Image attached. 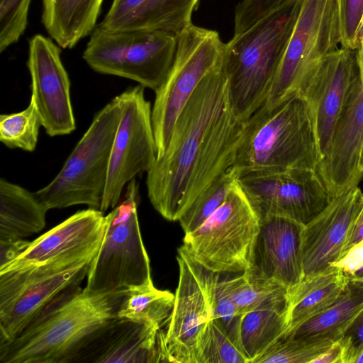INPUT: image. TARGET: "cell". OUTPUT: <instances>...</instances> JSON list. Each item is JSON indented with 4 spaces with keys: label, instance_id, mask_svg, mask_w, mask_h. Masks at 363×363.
I'll return each mask as SVG.
<instances>
[{
    "label": "cell",
    "instance_id": "38",
    "mask_svg": "<svg viewBox=\"0 0 363 363\" xmlns=\"http://www.w3.org/2000/svg\"><path fill=\"white\" fill-rule=\"evenodd\" d=\"M339 340L343 349V363H356L363 352V310Z\"/></svg>",
    "mask_w": 363,
    "mask_h": 363
},
{
    "label": "cell",
    "instance_id": "1",
    "mask_svg": "<svg viewBox=\"0 0 363 363\" xmlns=\"http://www.w3.org/2000/svg\"><path fill=\"white\" fill-rule=\"evenodd\" d=\"M245 121L232 109L222 65L198 85L176 120L164 154L147 172L149 199L163 218L178 220L233 167Z\"/></svg>",
    "mask_w": 363,
    "mask_h": 363
},
{
    "label": "cell",
    "instance_id": "2",
    "mask_svg": "<svg viewBox=\"0 0 363 363\" xmlns=\"http://www.w3.org/2000/svg\"><path fill=\"white\" fill-rule=\"evenodd\" d=\"M125 291L96 293L80 286L67 290L14 339L0 344V362H73L102 328L118 318Z\"/></svg>",
    "mask_w": 363,
    "mask_h": 363
},
{
    "label": "cell",
    "instance_id": "18",
    "mask_svg": "<svg viewBox=\"0 0 363 363\" xmlns=\"http://www.w3.org/2000/svg\"><path fill=\"white\" fill-rule=\"evenodd\" d=\"M363 206L358 186L330 200L325 208L304 225L301 258L303 277L323 272L342 256L352 223Z\"/></svg>",
    "mask_w": 363,
    "mask_h": 363
},
{
    "label": "cell",
    "instance_id": "4",
    "mask_svg": "<svg viewBox=\"0 0 363 363\" xmlns=\"http://www.w3.org/2000/svg\"><path fill=\"white\" fill-rule=\"evenodd\" d=\"M320 162L308 102L296 92L274 106L264 104L246 121L233 168L257 170L312 169Z\"/></svg>",
    "mask_w": 363,
    "mask_h": 363
},
{
    "label": "cell",
    "instance_id": "37",
    "mask_svg": "<svg viewBox=\"0 0 363 363\" xmlns=\"http://www.w3.org/2000/svg\"><path fill=\"white\" fill-rule=\"evenodd\" d=\"M288 0H242L234 15V35L247 30Z\"/></svg>",
    "mask_w": 363,
    "mask_h": 363
},
{
    "label": "cell",
    "instance_id": "13",
    "mask_svg": "<svg viewBox=\"0 0 363 363\" xmlns=\"http://www.w3.org/2000/svg\"><path fill=\"white\" fill-rule=\"evenodd\" d=\"M60 53V47L44 35L37 34L29 40L30 98L40 113L42 126L51 137L70 134L76 128L70 82Z\"/></svg>",
    "mask_w": 363,
    "mask_h": 363
},
{
    "label": "cell",
    "instance_id": "25",
    "mask_svg": "<svg viewBox=\"0 0 363 363\" xmlns=\"http://www.w3.org/2000/svg\"><path fill=\"white\" fill-rule=\"evenodd\" d=\"M48 210L25 188L0 179V240H16L40 232Z\"/></svg>",
    "mask_w": 363,
    "mask_h": 363
},
{
    "label": "cell",
    "instance_id": "34",
    "mask_svg": "<svg viewBox=\"0 0 363 363\" xmlns=\"http://www.w3.org/2000/svg\"><path fill=\"white\" fill-rule=\"evenodd\" d=\"M197 363H248L239 346L213 320L201 340Z\"/></svg>",
    "mask_w": 363,
    "mask_h": 363
},
{
    "label": "cell",
    "instance_id": "33",
    "mask_svg": "<svg viewBox=\"0 0 363 363\" xmlns=\"http://www.w3.org/2000/svg\"><path fill=\"white\" fill-rule=\"evenodd\" d=\"M336 340L330 337L286 335L274 343L255 363H311Z\"/></svg>",
    "mask_w": 363,
    "mask_h": 363
},
{
    "label": "cell",
    "instance_id": "6",
    "mask_svg": "<svg viewBox=\"0 0 363 363\" xmlns=\"http://www.w3.org/2000/svg\"><path fill=\"white\" fill-rule=\"evenodd\" d=\"M138 198L134 178L122 200L106 216L102 241L86 275L87 290L116 292L152 281L138 221Z\"/></svg>",
    "mask_w": 363,
    "mask_h": 363
},
{
    "label": "cell",
    "instance_id": "9",
    "mask_svg": "<svg viewBox=\"0 0 363 363\" xmlns=\"http://www.w3.org/2000/svg\"><path fill=\"white\" fill-rule=\"evenodd\" d=\"M260 220L238 182L225 202L182 245L196 261L220 274L250 268Z\"/></svg>",
    "mask_w": 363,
    "mask_h": 363
},
{
    "label": "cell",
    "instance_id": "22",
    "mask_svg": "<svg viewBox=\"0 0 363 363\" xmlns=\"http://www.w3.org/2000/svg\"><path fill=\"white\" fill-rule=\"evenodd\" d=\"M199 0H113L103 21L104 30H163L178 35L192 24Z\"/></svg>",
    "mask_w": 363,
    "mask_h": 363
},
{
    "label": "cell",
    "instance_id": "31",
    "mask_svg": "<svg viewBox=\"0 0 363 363\" xmlns=\"http://www.w3.org/2000/svg\"><path fill=\"white\" fill-rule=\"evenodd\" d=\"M238 176L232 167L216 179L183 212L178 221L185 235L199 228L222 206Z\"/></svg>",
    "mask_w": 363,
    "mask_h": 363
},
{
    "label": "cell",
    "instance_id": "21",
    "mask_svg": "<svg viewBox=\"0 0 363 363\" xmlns=\"http://www.w3.org/2000/svg\"><path fill=\"white\" fill-rule=\"evenodd\" d=\"M91 262L82 263L30 283L0 308V344L20 334L47 306L67 290L80 286Z\"/></svg>",
    "mask_w": 363,
    "mask_h": 363
},
{
    "label": "cell",
    "instance_id": "8",
    "mask_svg": "<svg viewBox=\"0 0 363 363\" xmlns=\"http://www.w3.org/2000/svg\"><path fill=\"white\" fill-rule=\"evenodd\" d=\"M177 38L173 65L164 82L155 91L152 106L157 159L164 154L176 120L198 85L223 61L225 43L216 30L192 23Z\"/></svg>",
    "mask_w": 363,
    "mask_h": 363
},
{
    "label": "cell",
    "instance_id": "12",
    "mask_svg": "<svg viewBox=\"0 0 363 363\" xmlns=\"http://www.w3.org/2000/svg\"><path fill=\"white\" fill-rule=\"evenodd\" d=\"M237 182L259 219L281 216L305 225L331 200L312 169L250 171L239 174Z\"/></svg>",
    "mask_w": 363,
    "mask_h": 363
},
{
    "label": "cell",
    "instance_id": "40",
    "mask_svg": "<svg viewBox=\"0 0 363 363\" xmlns=\"http://www.w3.org/2000/svg\"><path fill=\"white\" fill-rule=\"evenodd\" d=\"M30 242L23 239L0 240V269L16 259L28 247Z\"/></svg>",
    "mask_w": 363,
    "mask_h": 363
},
{
    "label": "cell",
    "instance_id": "16",
    "mask_svg": "<svg viewBox=\"0 0 363 363\" xmlns=\"http://www.w3.org/2000/svg\"><path fill=\"white\" fill-rule=\"evenodd\" d=\"M178 285L173 309L164 332L165 362L197 363L199 346L211 320L203 285L186 260L178 254Z\"/></svg>",
    "mask_w": 363,
    "mask_h": 363
},
{
    "label": "cell",
    "instance_id": "41",
    "mask_svg": "<svg viewBox=\"0 0 363 363\" xmlns=\"http://www.w3.org/2000/svg\"><path fill=\"white\" fill-rule=\"evenodd\" d=\"M362 240H363V206L352 223L342 256Z\"/></svg>",
    "mask_w": 363,
    "mask_h": 363
},
{
    "label": "cell",
    "instance_id": "27",
    "mask_svg": "<svg viewBox=\"0 0 363 363\" xmlns=\"http://www.w3.org/2000/svg\"><path fill=\"white\" fill-rule=\"evenodd\" d=\"M362 310L363 281L350 280L330 306L286 335L296 337H330L339 340Z\"/></svg>",
    "mask_w": 363,
    "mask_h": 363
},
{
    "label": "cell",
    "instance_id": "35",
    "mask_svg": "<svg viewBox=\"0 0 363 363\" xmlns=\"http://www.w3.org/2000/svg\"><path fill=\"white\" fill-rule=\"evenodd\" d=\"M31 0H0V52L18 42L28 25Z\"/></svg>",
    "mask_w": 363,
    "mask_h": 363
},
{
    "label": "cell",
    "instance_id": "7",
    "mask_svg": "<svg viewBox=\"0 0 363 363\" xmlns=\"http://www.w3.org/2000/svg\"><path fill=\"white\" fill-rule=\"evenodd\" d=\"M177 35L163 30L108 32L96 26L83 52L95 72L129 79L156 91L173 65Z\"/></svg>",
    "mask_w": 363,
    "mask_h": 363
},
{
    "label": "cell",
    "instance_id": "28",
    "mask_svg": "<svg viewBox=\"0 0 363 363\" xmlns=\"http://www.w3.org/2000/svg\"><path fill=\"white\" fill-rule=\"evenodd\" d=\"M174 303V294L155 288L151 281L125 291L117 316L162 330L168 323Z\"/></svg>",
    "mask_w": 363,
    "mask_h": 363
},
{
    "label": "cell",
    "instance_id": "43",
    "mask_svg": "<svg viewBox=\"0 0 363 363\" xmlns=\"http://www.w3.org/2000/svg\"><path fill=\"white\" fill-rule=\"evenodd\" d=\"M357 169L359 172L363 175V138L362 139L359 148Z\"/></svg>",
    "mask_w": 363,
    "mask_h": 363
},
{
    "label": "cell",
    "instance_id": "44",
    "mask_svg": "<svg viewBox=\"0 0 363 363\" xmlns=\"http://www.w3.org/2000/svg\"><path fill=\"white\" fill-rule=\"evenodd\" d=\"M362 38H363V13H362V18H361V20H360V22H359V26H358V28L357 30V34H356V39H357V42L358 43V46H359L360 40Z\"/></svg>",
    "mask_w": 363,
    "mask_h": 363
},
{
    "label": "cell",
    "instance_id": "17",
    "mask_svg": "<svg viewBox=\"0 0 363 363\" xmlns=\"http://www.w3.org/2000/svg\"><path fill=\"white\" fill-rule=\"evenodd\" d=\"M358 74L350 91L330 147L317 172L330 199L358 186L362 174L357 169L363 138V38L356 50Z\"/></svg>",
    "mask_w": 363,
    "mask_h": 363
},
{
    "label": "cell",
    "instance_id": "14",
    "mask_svg": "<svg viewBox=\"0 0 363 363\" xmlns=\"http://www.w3.org/2000/svg\"><path fill=\"white\" fill-rule=\"evenodd\" d=\"M357 74L356 50L340 47L323 59L299 91L312 113L320 161L330 147Z\"/></svg>",
    "mask_w": 363,
    "mask_h": 363
},
{
    "label": "cell",
    "instance_id": "10",
    "mask_svg": "<svg viewBox=\"0 0 363 363\" xmlns=\"http://www.w3.org/2000/svg\"><path fill=\"white\" fill-rule=\"evenodd\" d=\"M340 45L337 0H302L293 31L264 102L299 92L323 59Z\"/></svg>",
    "mask_w": 363,
    "mask_h": 363
},
{
    "label": "cell",
    "instance_id": "36",
    "mask_svg": "<svg viewBox=\"0 0 363 363\" xmlns=\"http://www.w3.org/2000/svg\"><path fill=\"white\" fill-rule=\"evenodd\" d=\"M340 45L356 50L357 30L363 13V0H337Z\"/></svg>",
    "mask_w": 363,
    "mask_h": 363
},
{
    "label": "cell",
    "instance_id": "20",
    "mask_svg": "<svg viewBox=\"0 0 363 363\" xmlns=\"http://www.w3.org/2000/svg\"><path fill=\"white\" fill-rule=\"evenodd\" d=\"M162 341V330L118 318L102 328L73 362H164Z\"/></svg>",
    "mask_w": 363,
    "mask_h": 363
},
{
    "label": "cell",
    "instance_id": "29",
    "mask_svg": "<svg viewBox=\"0 0 363 363\" xmlns=\"http://www.w3.org/2000/svg\"><path fill=\"white\" fill-rule=\"evenodd\" d=\"M201 281L207 294L211 320L218 325L239 346V327L242 315L239 313L225 286L226 274L215 272L193 259L182 246L178 250Z\"/></svg>",
    "mask_w": 363,
    "mask_h": 363
},
{
    "label": "cell",
    "instance_id": "42",
    "mask_svg": "<svg viewBox=\"0 0 363 363\" xmlns=\"http://www.w3.org/2000/svg\"><path fill=\"white\" fill-rule=\"evenodd\" d=\"M311 363H343V349L340 340L335 341Z\"/></svg>",
    "mask_w": 363,
    "mask_h": 363
},
{
    "label": "cell",
    "instance_id": "3",
    "mask_svg": "<svg viewBox=\"0 0 363 363\" xmlns=\"http://www.w3.org/2000/svg\"><path fill=\"white\" fill-rule=\"evenodd\" d=\"M302 0H288L225 45L223 69L235 114L247 121L266 101Z\"/></svg>",
    "mask_w": 363,
    "mask_h": 363
},
{
    "label": "cell",
    "instance_id": "24",
    "mask_svg": "<svg viewBox=\"0 0 363 363\" xmlns=\"http://www.w3.org/2000/svg\"><path fill=\"white\" fill-rule=\"evenodd\" d=\"M104 0H43L42 23L63 49L74 48L96 27Z\"/></svg>",
    "mask_w": 363,
    "mask_h": 363
},
{
    "label": "cell",
    "instance_id": "45",
    "mask_svg": "<svg viewBox=\"0 0 363 363\" xmlns=\"http://www.w3.org/2000/svg\"><path fill=\"white\" fill-rule=\"evenodd\" d=\"M360 362L363 363V352L362 353V354L358 357V359L356 361V363H360Z\"/></svg>",
    "mask_w": 363,
    "mask_h": 363
},
{
    "label": "cell",
    "instance_id": "5",
    "mask_svg": "<svg viewBox=\"0 0 363 363\" xmlns=\"http://www.w3.org/2000/svg\"><path fill=\"white\" fill-rule=\"evenodd\" d=\"M121 114L116 96L94 115L55 177L34 192L48 211L79 204L100 209Z\"/></svg>",
    "mask_w": 363,
    "mask_h": 363
},
{
    "label": "cell",
    "instance_id": "39",
    "mask_svg": "<svg viewBox=\"0 0 363 363\" xmlns=\"http://www.w3.org/2000/svg\"><path fill=\"white\" fill-rule=\"evenodd\" d=\"M332 265L340 268L349 281H363V240L351 247Z\"/></svg>",
    "mask_w": 363,
    "mask_h": 363
},
{
    "label": "cell",
    "instance_id": "19",
    "mask_svg": "<svg viewBox=\"0 0 363 363\" xmlns=\"http://www.w3.org/2000/svg\"><path fill=\"white\" fill-rule=\"evenodd\" d=\"M259 220L248 271L284 286L289 292L303 277L301 242L304 225L281 216H269Z\"/></svg>",
    "mask_w": 363,
    "mask_h": 363
},
{
    "label": "cell",
    "instance_id": "11",
    "mask_svg": "<svg viewBox=\"0 0 363 363\" xmlns=\"http://www.w3.org/2000/svg\"><path fill=\"white\" fill-rule=\"evenodd\" d=\"M121 118L113 142L106 187L100 210L115 208L129 182L147 172L157 160L152 106L138 84L118 95Z\"/></svg>",
    "mask_w": 363,
    "mask_h": 363
},
{
    "label": "cell",
    "instance_id": "23",
    "mask_svg": "<svg viewBox=\"0 0 363 363\" xmlns=\"http://www.w3.org/2000/svg\"><path fill=\"white\" fill-rule=\"evenodd\" d=\"M348 281L343 272L333 265L323 272L303 277L288 292L286 335L330 306Z\"/></svg>",
    "mask_w": 363,
    "mask_h": 363
},
{
    "label": "cell",
    "instance_id": "26",
    "mask_svg": "<svg viewBox=\"0 0 363 363\" xmlns=\"http://www.w3.org/2000/svg\"><path fill=\"white\" fill-rule=\"evenodd\" d=\"M287 304L288 296L269 301L242 315L239 345L248 363H255L286 335Z\"/></svg>",
    "mask_w": 363,
    "mask_h": 363
},
{
    "label": "cell",
    "instance_id": "15",
    "mask_svg": "<svg viewBox=\"0 0 363 363\" xmlns=\"http://www.w3.org/2000/svg\"><path fill=\"white\" fill-rule=\"evenodd\" d=\"M106 216L100 209L79 211L30 242L16 259L0 269V274L62 259L92 261L104 236Z\"/></svg>",
    "mask_w": 363,
    "mask_h": 363
},
{
    "label": "cell",
    "instance_id": "30",
    "mask_svg": "<svg viewBox=\"0 0 363 363\" xmlns=\"http://www.w3.org/2000/svg\"><path fill=\"white\" fill-rule=\"evenodd\" d=\"M227 291L239 313L243 314L262 304L288 296L284 286L262 279L248 270L230 277L225 274Z\"/></svg>",
    "mask_w": 363,
    "mask_h": 363
},
{
    "label": "cell",
    "instance_id": "32",
    "mask_svg": "<svg viewBox=\"0 0 363 363\" xmlns=\"http://www.w3.org/2000/svg\"><path fill=\"white\" fill-rule=\"evenodd\" d=\"M40 126L41 117L30 98L24 110L0 116V140L9 148L33 152L37 145Z\"/></svg>",
    "mask_w": 363,
    "mask_h": 363
}]
</instances>
